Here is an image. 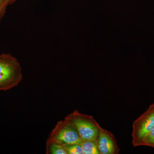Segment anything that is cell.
<instances>
[{"label":"cell","instance_id":"6da1fadb","mask_svg":"<svg viewBox=\"0 0 154 154\" xmlns=\"http://www.w3.org/2000/svg\"><path fill=\"white\" fill-rule=\"evenodd\" d=\"M23 79L22 68L18 60L10 54L0 55V91L17 87Z\"/></svg>","mask_w":154,"mask_h":154},{"label":"cell","instance_id":"7a4b0ae2","mask_svg":"<svg viewBox=\"0 0 154 154\" xmlns=\"http://www.w3.org/2000/svg\"><path fill=\"white\" fill-rule=\"evenodd\" d=\"M75 127L82 141L96 140L102 129L92 116L75 110L65 117Z\"/></svg>","mask_w":154,"mask_h":154},{"label":"cell","instance_id":"3957f363","mask_svg":"<svg viewBox=\"0 0 154 154\" xmlns=\"http://www.w3.org/2000/svg\"><path fill=\"white\" fill-rule=\"evenodd\" d=\"M82 142L75 127L66 119L58 122L51 131L46 143L60 144L81 143Z\"/></svg>","mask_w":154,"mask_h":154},{"label":"cell","instance_id":"277c9868","mask_svg":"<svg viewBox=\"0 0 154 154\" xmlns=\"http://www.w3.org/2000/svg\"><path fill=\"white\" fill-rule=\"evenodd\" d=\"M154 130V103L133 122L131 137L133 146H141L144 138Z\"/></svg>","mask_w":154,"mask_h":154},{"label":"cell","instance_id":"5b68a950","mask_svg":"<svg viewBox=\"0 0 154 154\" xmlns=\"http://www.w3.org/2000/svg\"><path fill=\"white\" fill-rule=\"evenodd\" d=\"M100 154H118L120 149L114 135L102 128L96 140Z\"/></svg>","mask_w":154,"mask_h":154},{"label":"cell","instance_id":"8992f818","mask_svg":"<svg viewBox=\"0 0 154 154\" xmlns=\"http://www.w3.org/2000/svg\"><path fill=\"white\" fill-rule=\"evenodd\" d=\"M81 145L84 154H100L96 140L84 141Z\"/></svg>","mask_w":154,"mask_h":154},{"label":"cell","instance_id":"52a82bcc","mask_svg":"<svg viewBox=\"0 0 154 154\" xmlns=\"http://www.w3.org/2000/svg\"><path fill=\"white\" fill-rule=\"evenodd\" d=\"M46 153L67 154L63 145L56 143H46Z\"/></svg>","mask_w":154,"mask_h":154},{"label":"cell","instance_id":"ba28073f","mask_svg":"<svg viewBox=\"0 0 154 154\" xmlns=\"http://www.w3.org/2000/svg\"><path fill=\"white\" fill-rule=\"evenodd\" d=\"M67 154H84L81 143L64 145Z\"/></svg>","mask_w":154,"mask_h":154},{"label":"cell","instance_id":"9c48e42d","mask_svg":"<svg viewBox=\"0 0 154 154\" xmlns=\"http://www.w3.org/2000/svg\"><path fill=\"white\" fill-rule=\"evenodd\" d=\"M142 146H148L154 148V130L144 138Z\"/></svg>","mask_w":154,"mask_h":154},{"label":"cell","instance_id":"30bf717a","mask_svg":"<svg viewBox=\"0 0 154 154\" xmlns=\"http://www.w3.org/2000/svg\"><path fill=\"white\" fill-rule=\"evenodd\" d=\"M7 7V0H0V9L6 11Z\"/></svg>","mask_w":154,"mask_h":154},{"label":"cell","instance_id":"8fae6325","mask_svg":"<svg viewBox=\"0 0 154 154\" xmlns=\"http://www.w3.org/2000/svg\"><path fill=\"white\" fill-rule=\"evenodd\" d=\"M5 12L6 11H4V10L0 9V21H1V19H2V18L4 17Z\"/></svg>","mask_w":154,"mask_h":154},{"label":"cell","instance_id":"7c38bea8","mask_svg":"<svg viewBox=\"0 0 154 154\" xmlns=\"http://www.w3.org/2000/svg\"><path fill=\"white\" fill-rule=\"evenodd\" d=\"M16 1H17V0H7V3L8 6L9 5H12L13 3L15 2Z\"/></svg>","mask_w":154,"mask_h":154}]
</instances>
